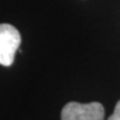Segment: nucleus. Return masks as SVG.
<instances>
[{
	"label": "nucleus",
	"instance_id": "f03ea898",
	"mask_svg": "<svg viewBox=\"0 0 120 120\" xmlns=\"http://www.w3.org/2000/svg\"><path fill=\"white\" fill-rule=\"evenodd\" d=\"M21 42V36L17 28L9 23L0 26V64L9 67L13 64L15 55Z\"/></svg>",
	"mask_w": 120,
	"mask_h": 120
},
{
	"label": "nucleus",
	"instance_id": "7ed1b4c3",
	"mask_svg": "<svg viewBox=\"0 0 120 120\" xmlns=\"http://www.w3.org/2000/svg\"><path fill=\"white\" fill-rule=\"evenodd\" d=\"M108 120H120V100L117 102L115 110H113V113L109 117Z\"/></svg>",
	"mask_w": 120,
	"mask_h": 120
},
{
	"label": "nucleus",
	"instance_id": "f257e3e1",
	"mask_svg": "<svg viewBox=\"0 0 120 120\" xmlns=\"http://www.w3.org/2000/svg\"><path fill=\"white\" fill-rule=\"evenodd\" d=\"M105 109L100 102H68L61 110V120H103Z\"/></svg>",
	"mask_w": 120,
	"mask_h": 120
}]
</instances>
